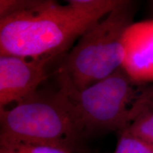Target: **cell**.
Wrapping results in <instances>:
<instances>
[{
	"label": "cell",
	"mask_w": 153,
	"mask_h": 153,
	"mask_svg": "<svg viewBox=\"0 0 153 153\" xmlns=\"http://www.w3.org/2000/svg\"><path fill=\"white\" fill-rule=\"evenodd\" d=\"M20 10L0 19V55L52 60L104 15L88 12L72 0H26Z\"/></svg>",
	"instance_id": "obj_1"
},
{
	"label": "cell",
	"mask_w": 153,
	"mask_h": 153,
	"mask_svg": "<svg viewBox=\"0 0 153 153\" xmlns=\"http://www.w3.org/2000/svg\"><path fill=\"white\" fill-rule=\"evenodd\" d=\"M135 9L133 1L123 0L79 38L57 70L60 89L82 90L122 68L123 36Z\"/></svg>",
	"instance_id": "obj_2"
},
{
	"label": "cell",
	"mask_w": 153,
	"mask_h": 153,
	"mask_svg": "<svg viewBox=\"0 0 153 153\" xmlns=\"http://www.w3.org/2000/svg\"><path fill=\"white\" fill-rule=\"evenodd\" d=\"M0 140L48 145L82 152L84 137L74 108L59 90L35 94L8 110H0Z\"/></svg>",
	"instance_id": "obj_3"
},
{
	"label": "cell",
	"mask_w": 153,
	"mask_h": 153,
	"mask_svg": "<svg viewBox=\"0 0 153 153\" xmlns=\"http://www.w3.org/2000/svg\"><path fill=\"white\" fill-rule=\"evenodd\" d=\"M134 82L122 68L82 90L60 89L74 108L84 138L103 132H120L130 124V110L136 97Z\"/></svg>",
	"instance_id": "obj_4"
},
{
	"label": "cell",
	"mask_w": 153,
	"mask_h": 153,
	"mask_svg": "<svg viewBox=\"0 0 153 153\" xmlns=\"http://www.w3.org/2000/svg\"><path fill=\"white\" fill-rule=\"evenodd\" d=\"M49 60L0 55V110L37 92L48 78L45 65Z\"/></svg>",
	"instance_id": "obj_5"
},
{
	"label": "cell",
	"mask_w": 153,
	"mask_h": 153,
	"mask_svg": "<svg viewBox=\"0 0 153 153\" xmlns=\"http://www.w3.org/2000/svg\"><path fill=\"white\" fill-rule=\"evenodd\" d=\"M122 68L134 83L153 82V19L133 23L123 36Z\"/></svg>",
	"instance_id": "obj_6"
},
{
	"label": "cell",
	"mask_w": 153,
	"mask_h": 153,
	"mask_svg": "<svg viewBox=\"0 0 153 153\" xmlns=\"http://www.w3.org/2000/svg\"><path fill=\"white\" fill-rule=\"evenodd\" d=\"M0 153H72L65 149L48 145L0 140Z\"/></svg>",
	"instance_id": "obj_7"
},
{
	"label": "cell",
	"mask_w": 153,
	"mask_h": 153,
	"mask_svg": "<svg viewBox=\"0 0 153 153\" xmlns=\"http://www.w3.org/2000/svg\"><path fill=\"white\" fill-rule=\"evenodd\" d=\"M125 131L153 145V108L138 115Z\"/></svg>",
	"instance_id": "obj_8"
},
{
	"label": "cell",
	"mask_w": 153,
	"mask_h": 153,
	"mask_svg": "<svg viewBox=\"0 0 153 153\" xmlns=\"http://www.w3.org/2000/svg\"><path fill=\"white\" fill-rule=\"evenodd\" d=\"M114 153H153V145L124 130Z\"/></svg>",
	"instance_id": "obj_9"
},
{
	"label": "cell",
	"mask_w": 153,
	"mask_h": 153,
	"mask_svg": "<svg viewBox=\"0 0 153 153\" xmlns=\"http://www.w3.org/2000/svg\"><path fill=\"white\" fill-rule=\"evenodd\" d=\"M153 108V86L144 89L137 94L130 110L131 123L138 115L145 111Z\"/></svg>",
	"instance_id": "obj_10"
},
{
	"label": "cell",
	"mask_w": 153,
	"mask_h": 153,
	"mask_svg": "<svg viewBox=\"0 0 153 153\" xmlns=\"http://www.w3.org/2000/svg\"><path fill=\"white\" fill-rule=\"evenodd\" d=\"M151 3H152V9H153V1H152V2H151Z\"/></svg>",
	"instance_id": "obj_11"
}]
</instances>
